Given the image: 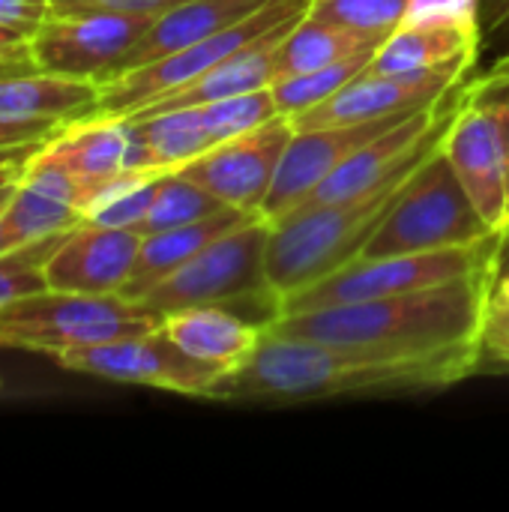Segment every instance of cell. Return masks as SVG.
I'll list each match as a JSON object with an SVG mask.
<instances>
[{"instance_id": "cell-29", "label": "cell", "mask_w": 509, "mask_h": 512, "mask_svg": "<svg viewBox=\"0 0 509 512\" xmlns=\"http://www.w3.org/2000/svg\"><path fill=\"white\" fill-rule=\"evenodd\" d=\"M69 231L39 237L33 243L15 246L9 252H0V309L9 306L18 297L39 294L48 288L45 282V264L54 255V249L63 243Z\"/></svg>"}, {"instance_id": "cell-37", "label": "cell", "mask_w": 509, "mask_h": 512, "mask_svg": "<svg viewBox=\"0 0 509 512\" xmlns=\"http://www.w3.org/2000/svg\"><path fill=\"white\" fill-rule=\"evenodd\" d=\"M39 66L33 63L30 51L24 54H12V57H0V78H9V75H24V72H36Z\"/></svg>"}, {"instance_id": "cell-31", "label": "cell", "mask_w": 509, "mask_h": 512, "mask_svg": "<svg viewBox=\"0 0 509 512\" xmlns=\"http://www.w3.org/2000/svg\"><path fill=\"white\" fill-rule=\"evenodd\" d=\"M63 126L51 120H0V171L21 168Z\"/></svg>"}, {"instance_id": "cell-21", "label": "cell", "mask_w": 509, "mask_h": 512, "mask_svg": "<svg viewBox=\"0 0 509 512\" xmlns=\"http://www.w3.org/2000/svg\"><path fill=\"white\" fill-rule=\"evenodd\" d=\"M258 213L249 210H237L228 207L216 216H207L201 222H189L180 228H168V231H156V234H144L141 240V252L138 261L132 267L129 282L123 285L120 297L126 300H141L150 288H156L162 279H168L174 270H180L189 258H195L201 249H207L213 240H219L222 234L240 228L243 222H249Z\"/></svg>"}, {"instance_id": "cell-26", "label": "cell", "mask_w": 509, "mask_h": 512, "mask_svg": "<svg viewBox=\"0 0 509 512\" xmlns=\"http://www.w3.org/2000/svg\"><path fill=\"white\" fill-rule=\"evenodd\" d=\"M372 57L375 54H357V57H348V60H339V63H330V66H321V69L300 72V75L276 81L273 84V99H276L279 114L294 117V114H303L312 105L330 99L336 90H342L348 81H354L369 66Z\"/></svg>"}, {"instance_id": "cell-20", "label": "cell", "mask_w": 509, "mask_h": 512, "mask_svg": "<svg viewBox=\"0 0 509 512\" xmlns=\"http://www.w3.org/2000/svg\"><path fill=\"white\" fill-rule=\"evenodd\" d=\"M102 87L90 78L24 72L0 78V120H51L60 126L96 114Z\"/></svg>"}, {"instance_id": "cell-39", "label": "cell", "mask_w": 509, "mask_h": 512, "mask_svg": "<svg viewBox=\"0 0 509 512\" xmlns=\"http://www.w3.org/2000/svg\"><path fill=\"white\" fill-rule=\"evenodd\" d=\"M492 300H498V303H509V270L498 273L495 288H492Z\"/></svg>"}, {"instance_id": "cell-11", "label": "cell", "mask_w": 509, "mask_h": 512, "mask_svg": "<svg viewBox=\"0 0 509 512\" xmlns=\"http://www.w3.org/2000/svg\"><path fill=\"white\" fill-rule=\"evenodd\" d=\"M441 153L465 186L486 225L504 234L509 225V153L501 117L462 87V102L444 132Z\"/></svg>"}, {"instance_id": "cell-23", "label": "cell", "mask_w": 509, "mask_h": 512, "mask_svg": "<svg viewBox=\"0 0 509 512\" xmlns=\"http://www.w3.org/2000/svg\"><path fill=\"white\" fill-rule=\"evenodd\" d=\"M129 120L138 129L150 171H180L183 165L216 147L201 108H171Z\"/></svg>"}, {"instance_id": "cell-22", "label": "cell", "mask_w": 509, "mask_h": 512, "mask_svg": "<svg viewBox=\"0 0 509 512\" xmlns=\"http://www.w3.org/2000/svg\"><path fill=\"white\" fill-rule=\"evenodd\" d=\"M384 39L351 30L345 24L336 21H324L315 18L309 12H303L297 18V24L288 30V36L282 39L279 48V63H276V81L300 75V72H312L357 54H375L381 48Z\"/></svg>"}, {"instance_id": "cell-18", "label": "cell", "mask_w": 509, "mask_h": 512, "mask_svg": "<svg viewBox=\"0 0 509 512\" xmlns=\"http://www.w3.org/2000/svg\"><path fill=\"white\" fill-rule=\"evenodd\" d=\"M267 3L270 0H183L177 6H171L168 12H162L150 24V30L123 54V60L117 63L111 78H117L129 69L147 66L153 60H162L192 42H201V39L249 18L252 12H258Z\"/></svg>"}, {"instance_id": "cell-10", "label": "cell", "mask_w": 509, "mask_h": 512, "mask_svg": "<svg viewBox=\"0 0 509 512\" xmlns=\"http://www.w3.org/2000/svg\"><path fill=\"white\" fill-rule=\"evenodd\" d=\"M471 66L474 60H453L429 69H411V72H384V75L360 72L330 99L312 105L303 114H294L291 123L294 129H321V126H342V123L420 111L453 93Z\"/></svg>"}, {"instance_id": "cell-30", "label": "cell", "mask_w": 509, "mask_h": 512, "mask_svg": "<svg viewBox=\"0 0 509 512\" xmlns=\"http://www.w3.org/2000/svg\"><path fill=\"white\" fill-rule=\"evenodd\" d=\"M201 114H204V123L213 135L216 144L234 138V135H243L255 126H264L267 120L279 117V108H276V99H273V87H264V90H252V93H240V96H228V99H219V102H207V105H198Z\"/></svg>"}, {"instance_id": "cell-1", "label": "cell", "mask_w": 509, "mask_h": 512, "mask_svg": "<svg viewBox=\"0 0 509 512\" xmlns=\"http://www.w3.org/2000/svg\"><path fill=\"white\" fill-rule=\"evenodd\" d=\"M480 357V345L399 351L264 333L255 357L219 384L216 399L306 402L390 390H441L465 381L480 366Z\"/></svg>"}, {"instance_id": "cell-27", "label": "cell", "mask_w": 509, "mask_h": 512, "mask_svg": "<svg viewBox=\"0 0 509 512\" xmlns=\"http://www.w3.org/2000/svg\"><path fill=\"white\" fill-rule=\"evenodd\" d=\"M162 174H165V171H138V174H129V177L111 183L108 189H102V192L93 198V204H90L84 222L138 231L141 222L147 219L150 207H153V198H156V192H159ZM138 234H141V231H138Z\"/></svg>"}, {"instance_id": "cell-5", "label": "cell", "mask_w": 509, "mask_h": 512, "mask_svg": "<svg viewBox=\"0 0 509 512\" xmlns=\"http://www.w3.org/2000/svg\"><path fill=\"white\" fill-rule=\"evenodd\" d=\"M492 234L498 231L486 225L438 147L405 186L396 207L375 231V237L363 246L357 261L468 246Z\"/></svg>"}, {"instance_id": "cell-33", "label": "cell", "mask_w": 509, "mask_h": 512, "mask_svg": "<svg viewBox=\"0 0 509 512\" xmlns=\"http://www.w3.org/2000/svg\"><path fill=\"white\" fill-rule=\"evenodd\" d=\"M468 93H471L474 99H480L483 105H489V108L501 117L509 153V57L507 60H501L486 78H480L477 84H471Z\"/></svg>"}, {"instance_id": "cell-12", "label": "cell", "mask_w": 509, "mask_h": 512, "mask_svg": "<svg viewBox=\"0 0 509 512\" xmlns=\"http://www.w3.org/2000/svg\"><path fill=\"white\" fill-rule=\"evenodd\" d=\"M291 138L294 123L291 117L279 114L264 126H255L243 135H234L210 147L204 156L192 159L177 174L195 180L228 207L261 213V204L276 180V171Z\"/></svg>"}, {"instance_id": "cell-17", "label": "cell", "mask_w": 509, "mask_h": 512, "mask_svg": "<svg viewBox=\"0 0 509 512\" xmlns=\"http://www.w3.org/2000/svg\"><path fill=\"white\" fill-rule=\"evenodd\" d=\"M267 324H249L228 306H189L162 318V330L195 360L231 378L258 351Z\"/></svg>"}, {"instance_id": "cell-8", "label": "cell", "mask_w": 509, "mask_h": 512, "mask_svg": "<svg viewBox=\"0 0 509 512\" xmlns=\"http://www.w3.org/2000/svg\"><path fill=\"white\" fill-rule=\"evenodd\" d=\"M54 360L72 372L96 375V378L117 381V384L156 387V390L192 396V399H216V390L225 381V372L186 354L162 330V324L141 336L63 351Z\"/></svg>"}, {"instance_id": "cell-40", "label": "cell", "mask_w": 509, "mask_h": 512, "mask_svg": "<svg viewBox=\"0 0 509 512\" xmlns=\"http://www.w3.org/2000/svg\"><path fill=\"white\" fill-rule=\"evenodd\" d=\"M509 270V225L504 231V240H501V258H498V273Z\"/></svg>"}, {"instance_id": "cell-19", "label": "cell", "mask_w": 509, "mask_h": 512, "mask_svg": "<svg viewBox=\"0 0 509 512\" xmlns=\"http://www.w3.org/2000/svg\"><path fill=\"white\" fill-rule=\"evenodd\" d=\"M480 48V21H456V18H414L393 30L369 66L366 75L384 72H411L429 69L453 60H477Z\"/></svg>"}, {"instance_id": "cell-2", "label": "cell", "mask_w": 509, "mask_h": 512, "mask_svg": "<svg viewBox=\"0 0 509 512\" xmlns=\"http://www.w3.org/2000/svg\"><path fill=\"white\" fill-rule=\"evenodd\" d=\"M495 279L498 270H483L477 276L426 291L276 315L267 321L264 333L399 351H444L456 345L483 348V324Z\"/></svg>"}, {"instance_id": "cell-35", "label": "cell", "mask_w": 509, "mask_h": 512, "mask_svg": "<svg viewBox=\"0 0 509 512\" xmlns=\"http://www.w3.org/2000/svg\"><path fill=\"white\" fill-rule=\"evenodd\" d=\"M48 15H51V0H0V21L15 24L30 36Z\"/></svg>"}, {"instance_id": "cell-9", "label": "cell", "mask_w": 509, "mask_h": 512, "mask_svg": "<svg viewBox=\"0 0 509 512\" xmlns=\"http://www.w3.org/2000/svg\"><path fill=\"white\" fill-rule=\"evenodd\" d=\"M156 18L150 12L48 15L30 36V57L42 72L90 78L102 87Z\"/></svg>"}, {"instance_id": "cell-32", "label": "cell", "mask_w": 509, "mask_h": 512, "mask_svg": "<svg viewBox=\"0 0 509 512\" xmlns=\"http://www.w3.org/2000/svg\"><path fill=\"white\" fill-rule=\"evenodd\" d=\"M183 0H51V15H78V12H150L162 15Z\"/></svg>"}, {"instance_id": "cell-15", "label": "cell", "mask_w": 509, "mask_h": 512, "mask_svg": "<svg viewBox=\"0 0 509 512\" xmlns=\"http://www.w3.org/2000/svg\"><path fill=\"white\" fill-rule=\"evenodd\" d=\"M45 150L75 174L90 204L111 183L150 171L144 144L129 117H87L69 123L45 144Z\"/></svg>"}, {"instance_id": "cell-36", "label": "cell", "mask_w": 509, "mask_h": 512, "mask_svg": "<svg viewBox=\"0 0 509 512\" xmlns=\"http://www.w3.org/2000/svg\"><path fill=\"white\" fill-rule=\"evenodd\" d=\"M30 51V33L0 21V57H12V54H24Z\"/></svg>"}, {"instance_id": "cell-34", "label": "cell", "mask_w": 509, "mask_h": 512, "mask_svg": "<svg viewBox=\"0 0 509 512\" xmlns=\"http://www.w3.org/2000/svg\"><path fill=\"white\" fill-rule=\"evenodd\" d=\"M483 354L509 363V303L489 300V312L483 324Z\"/></svg>"}, {"instance_id": "cell-41", "label": "cell", "mask_w": 509, "mask_h": 512, "mask_svg": "<svg viewBox=\"0 0 509 512\" xmlns=\"http://www.w3.org/2000/svg\"><path fill=\"white\" fill-rule=\"evenodd\" d=\"M12 171H18V168H12ZM3 174H9V171H0V177H3Z\"/></svg>"}, {"instance_id": "cell-7", "label": "cell", "mask_w": 509, "mask_h": 512, "mask_svg": "<svg viewBox=\"0 0 509 512\" xmlns=\"http://www.w3.org/2000/svg\"><path fill=\"white\" fill-rule=\"evenodd\" d=\"M309 3L312 0H270L249 18H243L201 42H192L162 60H153L147 66L129 69V72L105 81L93 117H129L141 105L192 84L195 78H201L204 72H210L213 66H219L231 54L246 48L249 42L300 18L309 9Z\"/></svg>"}, {"instance_id": "cell-14", "label": "cell", "mask_w": 509, "mask_h": 512, "mask_svg": "<svg viewBox=\"0 0 509 512\" xmlns=\"http://www.w3.org/2000/svg\"><path fill=\"white\" fill-rule=\"evenodd\" d=\"M144 234L81 222L72 228L45 264V282L72 294H120L138 261Z\"/></svg>"}, {"instance_id": "cell-6", "label": "cell", "mask_w": 509, "mask_h": 512, "mask_svg": "<svg viewBox=\"0 0 509 512\" xmlns=\"http://www.w3.org/2000/svg\"><path fill=\"white\" fill-rule=\"evenodd\" d=\"M270 222L258 213L240 228L222 234L180 270L150 288L138 303L165 318L189 306H228L237 300H273L267 285Z\"/></svg>"}, {"instance_id": "cell-28", "label": "cell", "mask_w": 509, "mask_h": 512, "mask_svg": "<svg viewBox=\"0 0 509 512\" xmlns=\"http://www.w3.org/2000/svg\"><path fill=\"white\" fill-rule=\"evenodd\" d=\"M417 0H312L309 15L345 24L351 30L387 39L405 24Z\"/></svg>"}, {"instance_id": "cell-3", "label": "cell", "mask_w": 509, "mask_h": 512, "mask_svg": "<svg viewBox=\"0 0 509 512\" xmlns=\"http://www.w3.org/2000/svg\"><path fill=\"white\" fill-rule=\"evenodd\" d=\"M162 324L144 303L120 294H72L45 288L0 309V345L42 354L108 345Z\"/></svg>"}, {"instance_id": "cell-13", "label": "cell", "mask_w": 509, "mask_h": 512, "mask_svg": "<svg viewBox=\"0 0 509 512\" xmlns=\"http://www.w3.org/2000/svg\"><path fill=\"white\" fill-rule=\"evenodd\" d=\"M411 114H417V111L390 114V117H378V120H360V123H342V126L294 129V138H291V144H288V150L282 156L276 180H273V186H270V192H267V198L261 204V216L270 225L285 222L288 216H294L306 204V198L348 156H354L363 144H369L381 132L393 129L396 123H402Z\"/></svg>"}, {"instance_id": "cell-38", "label": "cell", "mask_w": 509, "mask_h": 512, "mask_svg": "<svg viewBox=\"0 0 509 512\" xmlns=\"http://www.w3.org/2000/svg\"><path fill=\"white\" fill-rule=\"evenodd\" d=\"M21 168H24V165H21ZM21 168H18V171H21ZM18 171H9V174H3V177H0V213H3V207H6V201L12 198V192H15Z\"/></svg>"}, {"instance_id": "cell-25", "label": "cell", "mask_w": 509, "mask_h": 512, "mask_svg": "<svg viewBox=\"0 0 509 512\" xmlns=\"http://www.w3.org/2000/svg\"><path fill=\"white\" fill-rule=\"evenodd\" d=\"M222 210H228V204H222L213 192H207L204 186H198L195 180H189L177 171H165L159 180V192L153 198V207H150V213L138 231L156 234V231L180 228L189 222H201V219L216 216Z\"/></svg>"}, {"instance_id": "cell-16", "label": "cell", "mask_w": 509, "mask_h": 512, "mask_svg": "<svg viewBox=\"0 0 509 512\" xmlns=\"http://www.w3.org/2000/svg\"><path fill=\"white\" fill-rule=\"evenodd\" d=\"M294 24H297V18L282 24V27H276V30H270V33H264L261 39L249 42L246 48H240L228 60L213 66L210 72H204L192 84H186V87H180L174 93H165V96L141 105L129 117H144V114L171 111V108H198V105L219 102V99H228V96H240V93L273 87L276 84L279 48H282V39L288 36V30Z\"/></svg>"}, {"instance_id": "cell-4", "label": "cell", "mask_w": 509, "mask_h": 512, "mask_svg": "<svg viewBox=\"0 0 509 512\" xmlns=\"http://www.w3.org/2000/svg\"><path fill=\"white\" fill-rule=\"evenodd\" d=\"M501 240L504 234H492L468 246L354 261L336 270L333 276L282 300L276 315H297V312H312V309H327V306H348V303H366V300L396 297L408 291H426V288L477 276L483 270H498Z\"/></svg>"}, {"instance_id": "cell-24", "label": "cell", "mask_w": 509, "mask_h": 512, "mask_svg": "<svg viewBox=\"0 0 509 512\" xmlns=\"http://www.w3.org/2000/svg\"><path fill=\"white\" fill-rule=\"evenodd\" d=\"M84 222V213L60 198L39 192L36 186L15 180V192L0 213V252L33 243L48 234L72 231Z\"/></svg>"}]
</instances>
